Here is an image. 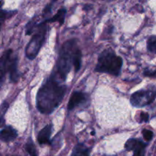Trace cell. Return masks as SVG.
<instances>
[{
    "label": "cell",
    "instance_id": "6da1fadb",
    "mask_svg": "<svg viewBox=\"0 0 156 156\" xmlns=\"http://www.w3.org/2000/svg\"><path fill=\"white\" fill-rule=\"evenodd\" d=\"M66 86L52 75L44 82L37 94V108L44 114H50L62 102Z\"/></svg>",
    "mask_w": 156,
    "mask_h": 156
},
{
    "label": "cell",
    "instance_id": "7a4b0ae2",
    "mask_svg": "<svg viewBox=\"0 0 156 156\" xmlns=\"http://www.w3.org/2000/svg\"><path fill=\"white\" fill-rule=\"evenodd\" d=\"M122 66V58L117 56L112 49L108 48L102 51L99 55L97 66L94 70L98 73H108L113 76H118L121 73Z\"/></svg>",
    "mask_w": 156,
    "mask_h": 156
},
{
    "label": "cell",
    "instance_id": "3957f363",
    "mask_svg": "<svg viewBox=\"0 0 156 156\" xmlns=\"http://www.w3.org/2000/svg\"><path fill=\"white\" fill-rule=\"evenodd\" d=\"M77 49L76 41L75 39L66 41L61 47L59 58L56 62V69L62 81L66 80L67 75L73 65L74 56Z\"/></svg>",
    "mask_w": 156,
    "mask_h": 156
},
{
    "label": "cell",
    "instance_id": "277c9868",
    "mask_svg": "<svg viewBox=\"0 0 156 156\" xmlns=\"http://www.w3.org/2000/svg\"><path fill=\"white\" fill-rule=\"evenodd\" d=\"M46 23L47 22L44 21L37 24L34 34L26 47L25 55L27 59L30 60L35 59L41 48L44 45L47 32V26Z\"/></svg>",
    "mask_w": 156,
    "mask_h": 156
},
{
    "label": "cell",
    "instance_id": "5b68a950",
    "mask_svg": "<svg viewBox=\"0 0 156 156\" xmlns=\"http://www.w3.org/2000/svg\"><path fill=\"white\" fill-rule=\"evenodd\" d=\"M12 50H8L4 52L1 57L0 61V67H1V85L4 81V77L6 73H9V78L11 82H18L19 79V73L18 70V57L14 56L12 57Z\"/></svg>",
    "mask_w": 156,
    "mask_h": 156
},
{
    "label": "cell",
    "instance_id": "8992f818",
    "mask_svg": "<svg viewBox=\"0 0 156 156\" xmlns=\"http://www.w3.org/2000/svg\"><path fill=\"white\" fill-rule=\"evenodd\" d=\"M156 98L155 90H139L131 95L130 103L135 108L143 107L152 104Z\"/></svg>",
    "mask_w": 156,
    "mask_h": 156
},
{
    "label": "cell",
    "instance_id": "52a82bcc",
    "mask_svg": "<svg viewBox=\"0 0 156 156\" xmlns=\"http://www.w3.org/2000/svg\"><path fill=\"white\" fill-rule=\"evenodd\" d=\"M147 144L139 139H129L125 143V149L127 151H133V156H145Z\"/></svg>",
    "mask_w": 156,
    "mask_h": 156
},
{
    "label": "cell",
    "instance_id": "ba28073f",
    "mask_svg": "<svg viewBox=\"0 0 156 156\" xmlns=\"http://www.w3.org/2000/svg\"><path fill=\"white\" fill-rule=\"evenodd\" d=\"M87 96L82 91H75L72 94L68 104V109L72 111L86 101Z\"/></svg>",
    "mask_w": 156,
    "mask_h": 156
},
{
    "label": "cell",
    "instance_id": "9c48e42d",
    "mask_svg": "<svg viewBox=\"0 0 156 156\" xmlns=\"http://www.w3.org/2000/svg\"><path fill=\"white\" fill-rule=\"evenodd\" d=\"M52 129L53 126L52 124H47V126H44L37 135V141L39 144L41 145H49L51 144L50 141V136L52 134Z\"/></svg>",
    "mask_w": 156,
    "mask_h": 156
},
{
    "label": "cell",
    "instance_id": "30bf717a",
    "mask_svg": "<svg viewBox=\"0 0 156 156\" xmlns=\"http://www.w3.org/2000/svg\"><path fill=\"white\" fill-rule=\"evenodd\" d=\"M1 140L5 143L14 141L18 137V133L12 126H7L3 128L0 133Z\"/></svg>",
    "mask_w": 156,
    "mask_h": 156
},
{
    "label": "cell",
    "instance_id": "8fae6325",
    "mask_svg": "<svg viewBox=\"0 0 156 156\" xmlns=\"http://www.w3.org/2000/svg\"><path fill=\"white\" fill-rule=\"evenodd\" d=\"M91 149L83 143H78L73 150L72 156H90Z\"/></svg>",
    "mask_w": 156,
    "mask_h": 156
},
{
    "label": "cell",
    "instance_id": "7c38bea8",
    "mask_svg": "<svg viewBox=\"0 0 156 156\" xmlns=\"http://www.w3.org/2000/svg\"><path fill=\"white\" fill-rule=\"evenodd\" d=\"M66 15V9L65 8H62L58 10L56 14L53 15V17L50 18H47L45 20L46 22H59V24H63L64 21H65Z\"/></svg>",
    "mask_w": 156,
    "mask_h": 156
},
{
    "label": "cell",
    "instance_id": "4fadbf2b",
    "mask_svg": "<svg viewBox=\"0 0 156 156\" xmlns=\"http://www.w3.org/2000/svg\"><path fill=\"white\" fill-rule=\"evenodd\" d=\"M82 65V52L79 48L76 50V53L74 56V60H73V66L75 67V72L77 73L81 68Z\"/></svg>",
    "mask_w": 156,
    "mask_h": 156
},
{
    "label": "cell",
    "instance_id": "5bb4252c",
    "mask_svg": "<svg viewBox=\"0 0 156 156\" xmlns=\"http://www.w3.org/2000/svg\"><path fill=\"white\" fill-rule=\"evenodd\" d=\"M25 149L30 156H37V149L35 148L31 137L28 138V140H27V143L25 145Z\"/></svg>",
    "mask_w": 156,
    "mask_h": 156
},
{
    "label": "cell",
    "instance_id": "9a60e30c",
    "mask_svg": "<svg viewBox=\"0 0 156 156\" xmlns=\"http://www.w3.org/2000/svg\"><path fill=\"white\" fill-rule=\"evenodd\" d=\"M147 49L151 53H156V36H151L148 39Z\"/></svg>",
    "mask_w": 156,
    "mask_h": 156
},
{
    "label": "cell",
    "instance_id": "2e32d148",
    "mask_svg": "<svg viewBox=\"0 0 156 156\" xmlns=\"http://www.w3.org/2000/svg\"><path fill=\"white\" fill-rule=\"evenodd\" d=\"M15 12H16V11H14V12H12V11L2 10L1 11V17H0L2 22H3V21H4L5 19H6V18H9L10 16L13 15V14H15Z\"/></svg>",
    "mask_w": 156,
    "mask_h": 156
},
{
    "label": "cell",
    "instance_id": "e0dca14e",
    "mask_svg": "<svg viewBox=\"0 0 156 156\" xmlns=\"http://www.w3.org/2000/svg\"><path fill=\"white\" fill-rule=\"evenodd\" d=\"M142 133H143V136L144 137L145 140H146V141H150L152 139V137H153V133L151 130H149V129H143Z\"/></svg>",
    "mask_w": 156,
    "mask_h": 156
},
{
    "label": "cell",
    "instance_id": "ac0fdd59",
    "mask_svg": "<svg viewBox=\"0 0 156 156\" xmlns=\"http://www.w3.org/2000/svg\"><path fill=\"white\" fill-rule=\"evenodd\" d=\"M145 76H147V77H156V70H150L149 69H146L144 70V73H143Z\"/></svg>",
    "mask_w": 156,
    "mask_h": 156
},
{
    "label": "cell",
    "instance_id": "d6986e66",
    "mask_svg": "<svg viewBox=\"0 0 156 156\" xmlns=\"http://www.w3.org/2000/svg\"><path fill=\"white\" fill-rule=\"evenodd\" d=\"M140 122L139 123H143V122H148L149 121V116L147 113L145 112H141L140 113Z\"/></svg>",
    "mask_w": 156,
    "mask_h": 156
},
{
    "label": "cell",
    "instance_id": "ffe728a7",
    "mask_svg": "<svg viewBox=\"0 0 156 156\" xmlns=\"http://www.w3.org/2000/svg\"><path fill=\"white\" fill-rule=\"evenodd\" d=\"M8 108H9V104L7 102H3V104L2 105L1 107V111H2V120L3 118V115H4L5 113L7 111Z\"/></svg>",
    "mask_w": 156,
    "mask_h": 156
},
{
    "label": "cell",
    "instance_id": "44dd1931",
    "mask_svg": "<svg viewBox=\"0 0 156 156\" xmlns=\"http://www.w3.org/2000/svg\"><path fill=\"white\" fill-rule=\"evenodd\" d=\"M104 156H117V155H104Z\"/></svg>",
    "mask_w": 156,
    "mask_h": 156
}]
</instances>
